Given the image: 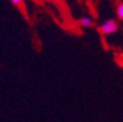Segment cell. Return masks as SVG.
Segmentation results:
<instances>
[{"instance_id": "1", "label": "cell", "mask_w": 123, "mask_h": 122, "mask_svg": "<svg viewBox=\"0 0 123 122\" xmlns=\"http://www.w3.org/2000/svg\"><path fill=\"white\" fill-rule=\"evenodd\" d=\"M100 29H101V32L103 34H111L118 30V24L114 20H108L107 22H105L101 26Z\"/></svg>"}, {"instance_id": "2", "label": "cell", "mask_w": 123, "mask_h": 122, "mask_svg": "<svg viewBox=\"0 0 123 122\" xmlns=\"http://www.w3.org/2000/svg\"><path fill=\"white\" fill-rule=\"evenodd\" d=\"M79 22L82 26H90L92 24V20L90 18H88V17H84V18H81L79 20Z\"/></svg>"}, {"instance_id": "3", "label": "cell", "mask_w": 123, "mask_h": 122, "mask_svg": "<svg viewBox=\"0 0 123 122\" xmlns=\"http://www.w3.org/2000/svg\"><path fill=\"white\" fill-rule=\"evenodd\" d=\"M118 17L120 19H122L123 20V3H120V5L118 6Z\"/></svg>"}, {"instance_id": "4", "label": "cell", "mask_w": 123, "mask_h": 122, "mask_svg": "<svg viewBox=\"0 0 123 122\" xmlns=\"http://www.w3.org/2000/svg\"><path fill=\"white\" fill-rule=\"evenodd\" d=\"M10 1L13 3V5H15V6H19L21 2H22V0H10Z\"/></svg>"}]
</instances>
